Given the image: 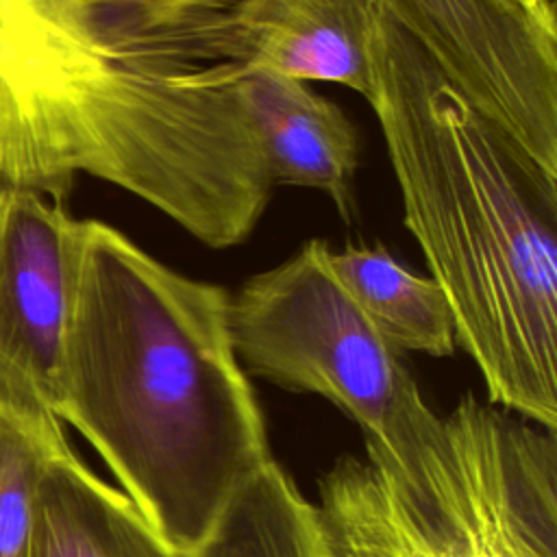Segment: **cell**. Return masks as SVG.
<instances>
[{
  "label": "cell",
  "instance_id": "7",
  "mask_svg": "<svg viewBox=\"0 0 557 557\" xmlns=\"http://www.w3.org/2000/svg\"><path fill=\"white\" fill-rule=\"evenodd\" d=\"M237 94L272 185L318 189L350 222L359 135L342 107L302 81L263 67H244Z\"/></svg>",
  "mask_w": 557,
  "mask_h": 557
},
{
  "label": "cell",
  "instance_id": "2",
  "mask_svg": "<svg viewBox=\"0 0 557 557\" xmlns=\"http://www.w3.org/2000/svg\"><path fill=\"white\" fill-rule=\"evenodd\" d=\"M368 102L403 220L444 289L492 405L557 431V181L366 0Z\"/></svg>",
  "mask_w": 557,
  "mask_h": 557
},
{
  "label": "cell",
  "instance_id": "13",
  "mask_svg": "<svg viewBox=\"0 0 557 557\" xmlns=\"http://www.w3.org/2000/svg\"><path fill=\"white\" fill-rule=\"evenodd\" d=\"M67 448L52 411L0 392V557H22L39 481Z\"/></svg>",
  "mask_w": 557,
  "mask_h": 557
},
{
  "label": "cell",
  "instance_id": "14",
  "mask_svg": "<svg viewBox=\"0 0 557 557\" xmlns=\"http://www.w3.org/2000/svg\"><path fill=\"white\" fill-rule=\"evenodd\" d=\"M535 22H540L548 30H557L555 0H516Z\"/></svg>",
  "mask_w": 557,
  "mask_h": 557
},
{
  "label": "cell",
  "instance_id": "10",
  "mask_svg": "<svg viewBox=\"0 0 557 557\" xmlns=\"http://www.w3.org/2000/svg\"><path fill=\"white\" fill-rule=\"evenodd\" d=\"M22 557H187L174 550L117 487L72 448L54 457L37 487Z\"/></svg>",
  "mask_w": 557,
  "mask_h": 557
},
{
  "label": "cell",
  "instance_id": "11",
  "mask_svg": "<svg viewBox=\"0 0 557 557\" xmlns=\"http://www.w3.org/2000/svg\"><path fill=\"white\" fill-rule=\"evenodd\" d=\"M326 261L337 283L398 352L448 357L457 350L455 318L433 276L411 272L381 244L329 248Z\"/></svg>",
  "mask_w": 557,
  "mask_h": 557
},
{
  "label": "cell",
  "instance_id": "5",
  "mask_svg": "<svg viewBox=\"0 0 557 557\" xmlns=\"http://www.w3.org/2000/svg\"><path fill=\"white\" fill-rule=\"evenodd\" d=\"M107 48L100 0H0V183L65 200L76 174H91Z\"/></svg>",
  "mask_w": 557,
  "mask_h": 557
},
{
  "label": "cell",
  "instance_id": "8",
  "mask_svg": "<svg viewBox=\"0 0 557 557\" xmlns=\"http://www.w3.org/2000/svg\"><path fill=\"white\" fill-rule=\"evenodd\" d=\"M231 26L244 67L370 94L366 0H233Z\"/></svg>",
  "mask_w": 557,
  "mask_h": 557
},
{
  "label": "cell",
  "instance_id": "6",
  "mask_svg": "<svg viewBox=\"0 0 557 557\" xmlns=\"http://www.w3.org/2000/svg\"><path fill=\"white\" fill-rule=\"evenodd\" d=\"M76 222L63 200L0 183V392L54 413Z\"/></svg>",
  "mask_w": 557,
  "mask_h": 557
},
{
  "label": "cell",
  "instance_id": "12",
  "mask_svg": "<svg viewBox=\"0 0 557 557\" xmlns=\"http://www.w3.org/2000/svg\"><path fill=\"white\" fill-rule=\"evenodd\" d=\"M187 557H335L322 511L270 457Z\"/></svg>",
  "mask_w": 557,
  "mask_h": 557
},
{
  "label": "cell",
  "instance_id": "1",
  "mask_svg": "<svg viewBox=\"0 0 557 557\" xmlns=\"http://www.w3.org/2000/svg\"><path fill=\"white\" fill-rule=\"evenodd\" d=\"M228 292L100 220H78L54 416L189 555L272 455L228 331Z\"/></svg>",
  "mask_w": 557,
  "mask_h": 557
},
{
  "label": "cell",
  "instance_id": "4",
  "mask_svg": "<svg viewBox=\"0 0 557 557\" xmlns=\"http://www.w3.org/2000/svg\"><path fill=\"white\" fill-rule=\"evenodd\" d=\"M326 250L324 239H307L228 296L233 348L246 374L339 407L361 429L368 459L403 461L440 416L400 352L337 283Z\"/></svg>",
  "mask_w": 557,
  "mask_h": 557
},
{
  "label": "cell",
  "instance_id": "15",
  "mask_svg": "<svg viewBox=\"0 0 557 557\" xmlns=\"http://www.w3.org/2000/svg\"><path fill=\"white\" fill-rule=\"evenodd\" d=\"M107 2H126V4H159V7H183L200 0H107Z\"/></svg>",
  "mask_w": 557,
  "mask_h": 557
},
{
  "label": "cell",
  "instance_id": "9",
  "mask_svg": "<svg viewBox=\"0 0 557 557\" xmlns=\"http://www.w3.org/2000/svg\"><path fill=\"white\" fill-rule=\"evenodd\" d=\"M392 17L468 96L516 78L542 46V26L516 0H383Z\"/></svg>",
  "mask_w": 557,
  "mask_h": 557
},
{
  "label": "cell",
  "instance_id": "3",
  "mask_svg": "<svg viewBox=\"0 0 557 557\" xmlns=\"http://www.w3.org/2000/svg\"><path fill=\"white\" fill-rule=\"evenodd\" d=\"M335 557H557V437L472 392L403 461L320 476Z\"/></svg>",
  "mask_w": 557,
  "mask_h": 557
}]
</instances>
